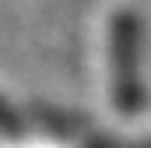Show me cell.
<instances>
[{
  "label": "cell",
  "mask_w": 151,
  "mask_h": 148,
  "mask_svg": "<svg viewBox=\"0 0 151 148\" xmlns=\"http://www.w3.org/2000/svg\"><path fill=\"white\" fill-rule=\"evenodd\" d=\"M11 127H18V120H14L11 106H4V102H0V131H11Z\"/></svg>",
  "instance_id": "2"
},
{
  "label": "cell",
  "mask_w": 151,
  "mask_h": 148,
  "mask_svg": "<svg viewBox=\"0 0 151 148\" xmlns=\"http://www.w3.org/2000/svg\"><path fill=\"white\" fill-rule=\"evenodd\" d=\"M106 49V95L116 113H137L144 102V81H141V21L134 11L116 7L102 28Z\"/></svg>",
  "instance_id": "1"
}]
</instances>
